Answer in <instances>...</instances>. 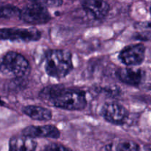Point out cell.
Segmentation results:
<instances>
[{
  "instance_id": "cell-21",
  "label": "cell",
  "mask_w": 151,
  "mask_h": 151,
  "mask_svg": "<svg viewBox=\"0 0 151 151\" xmlns=\"http://www.w3.org/2000/svg\"><path fill=\"white\" fill-rule=\"evenodd\" d=\"M146 151H151V147H149L148 146V147H147V149L146 150Z\"/></svg>"
},
{
  "instance_id": "cell-5",
  "label": "cell",
  "mask_w": 151,
  "mask_h": 151,
  "mask_svg": "<svg viewBox=\"0 0 151 151\" xmlns=\"http://www.w3.org/2000/svg\"><path fill=\"white\" fill-rule=\"evenodd\" d=\"M19 18L23 22L31 24H44L52 19L48 9L36 4H29L20 10Z\"/></svg>"
},
{
  "instance_id": "cell-9",
  "label": "cell",
  "mask_w": 151,
  "mask_h": 151,
  "mask_svg": "<svg viewBox=\"0 0 151 151\" xmlns=\"http://www.w3.org/2000/svg\"><path fill=\"white\" fill-rule=\"evenodd\" d=\"M117 78L123 83L132 86H139L145 78V72L139 68L126 67L119 69L116 72Z\"/></svg>"
},
{
  "instance_id": "cell-6",
  "label": "cell",
  "mask_w": 151,
  "mask_h": 151,
  "mask_svg": "<svg viewBox=\"0 0 151 151\" xmlns=\"http://www.w3.org/2000/svg\"><path fill=\"white\" fill-rule=\"evenodd\" d=\"M146 48L144 44H136L125 47L119 54V59L129 67L139 66L144 62Z\"/></svg>"
},
{
  "instance_id": "cell-10",
  "label": "cell",
  "mask_w": 151,
  "mask_h": 151,
  "mask_svg": "<svg viewBox=\"0 0 151 151\" xmlns=\"http://www.w3.org/2000/svg\"><path fill=\"white\" fill-rule=\"evenodd\" d=\"M82 6L97 19L105 18L110 10V6L105 0H83Z\"/></svg>"
},
{
  "instance_id": "cell-13",
  "label": "cell",
  "mask_w": 151,
  "mask_h": 151,
  "mask_svg": "<svg viewBox=\"0 0 151 151\" xmlns=\"http://www.w3.org/2000/svg\"><path fill=\"white\" fill-rule=\"evenodd\" d=\"M62 85H50L46 86L39 92V97L42 100L52 103L59 93L63 89Z\"/></svg>"
},
{
  "instance_id": "cell-1",
  "label": "cell",
  "mask_w": 151,
  "mask_h": 151,
  "mask_svg": "<svg viewBox=\"0 0 151 151\" xmlns=\"http://www.w3.org/2000/svg\"><path fill=\"white\" fill-rule=\"evenodd\" d=\"M72 68V56L69 51L51 50L46 53L45 71L50 77L61 79L69 75Z\"/></svg>"
},
{
  "instance_id": "cell-22",
  "label": "cell",
  "mask_w": 151,
  "mask_h": 151,
  "mask_svg": "<svg viewBox=\"0 0 151 151\" xmlns=\"http://www.w3.org/2000/svg\"><path fill=\"white\" fill-rule=\"evenodd\" d=\"M150 14H151V6H150Z\"/></svg>"
},
{
  "instance_id": "cell-8",
  "label": "cell",
  "mask_w": 151,
  "mask_h": 151,
  "mask_svg": "<svg viewBox=\"0 0 151 151\" xmlns=\"http://www.w3.org/2000/svg\"><path fill=\"white\" fill-rule=\"evenodd\" d=\"M22 135L30 138H52L58 139L60 132L57 127L52 125H29L24 128L22 131Z\"/></svg>"
},
{
  "instance_id": "cell-7",
  "label": "cell",
  "mask_w": 151,
  "mask_h": 151,
  "mask_svg": "<svg viewBox=\"0 0 151 151\" xmlns=\"http://www.w3.org/2000/svg\"><path fill=\"white\" fill-rule=\"evenodd\" d=\"M101 113L104 119L115 125H122L128 118V111L117 103H107L103 106Z\"/></svg>"
},
{
  "instance_id": "cell-12",
  "label": "cell",
  "mask_w": 151,
  "mask_h": 151,
  "mask_svg": "<svg viewBox=\"0 0 151 151\" xmlns=\"http://www.w3.org/2000/svg\"><path fill=\"white\" fill-rule=\"evenodd\" d=\"M22 112L32 119L37 121H49L52 117L50 109L39 106H27L22 109Z\"/></svg>"
},
{
  "instance_id": "cell-18",
  "label": "cell",
  "mask_w": 151,
  "mask_h": 151,
  "mask_svg": "<svg viewBox=\"0 0 151 151\" xmlns=\"http://www.w3.org/2000/svg\"><path fill=\"white\" fill-rule=\"evenodd\" d=\"M136 38L140 41H151V30L142 29L141 32H137L136 35Z\"/></svg>"
},
{
  "instance_id": "cell-19",
  "label": "cell",
  "mask_w": 151,
  "mask_h": 151,
  "mask_svg": "<svg viewBox=\"0 0 151 151\" xmlns=\"http://www.w3.org/2000/svg\"><path fill=\"white\" fill-rule=\"evenodd\" d=\"M135 27L138 29H147L151 30V22H138L135 24Z\"/></svg>"
},
{
  "instance_id": "cell-14",
  "label": "cell",
  "mask_w": 151,
  "mask_h": 151,
  "mask_svg": "<svg viewBox=\"0 0 151 151\" xmlns=\"http://www.w3.org/2000/svg\"><path fill=\"white\" fill-rule=\"evenodd\" d=\"M20 10L16 6L12 4L0 5V19H10L18 16H19Z\"/></svg>"
},
{
  "instance_id": "cell-4",
  "label": "cell",
  "mask_w": 151,
  "mask_h": 151,
  "mask_svg": "<svg viewBox=\"0 0 151 151\" xmlns=\"http://www.w3.org/2000/svg\"><path fill=\"white\" fill-rule=\"evenodd\" d=\"M41 32L36 28H0V41H38Z\"/></svg>"
},
{
  "instance_id": "cell-17",
  "label": "cell",
  "mask_w": 151,
  "mask_h": 151,
  "mask_svg": "<svg viewBox=\"0 0 151 151\" xmlns=\"http://www.w3.org/2000/svg\"><path fill=\"white\" fill-rule=\"evenodd\" d=\"M44 151H72L66 146L59 143H50L44 147Z\"/></svg>"
},
{
  "instance_id": "cell-3",
  "label": "cell",
  "mask_w": 151,
  "mask_h": 151,
  "mask_svg": "<svg viewBox=\"0 0 151 151\" xmlns=\"http://www.w3.org/2000/svg\"><path fill=\"white\" fill-rule=\"evenodd\" d=\"M53 106L68 111H81L87 105L86 93L79 89H68L64 87L53 100Z\"/></svg>"
},
{
  "instance_id": "cell-2",
  "label": "cell",
  "mask_w": 151,
  "mask_h": 151,
  "mask_svg": "<svg viewBox=\"0 0 151 151\" xmlns=\"http://www.w3.org/2000/svg\"><path fill=\"white\" fill-rule=\"evenodd\" d=\"M0 71L4 75L22 78L29 75L30 66L22 55L10 51L0 58Z\"/></svg>"
},
{
  "instance_id": "cell-11",
  "label": "cell",
  "mask_w": 151,
  "mask_h": 151,
  "mask_svg": "<svg viewBox=\"0 0 151 151\" xmlns=\"http://www.w3.org/2000/svg\"><path fill=\"white\" fill-rule=\"evenodd\" d=\"M37 142L26 136H15L9 141V151H35Z\"/></svg>"
},
{
  "instance_id": "cell-16",
  "label": "cell",
  "mask_w": 151,
  "mask_h": 151,
  "mask_svg": "<svg viewBox=\"0 0 151 151\" xmlns=\"http://www.w3.org/2000/svg\"><path fill=\"white\" fill-rule=\"evenodd\" d=\"M32 4H39L45 7H58L63 4V0H29Z\"/></svg>"
},
{
  "instance_id": "cell-15",
  "label": "cell",
  "mask_w": 151,
  "mask_h": 151,
  "mask_svg": "<svg viewBox=\"0 0 151 151\" xmlns=\"http://www.w3.org/2000/svg\"><path fill=\"white\" fill-rule=\"evenodd\" d=\"M115 151H140V147L135 142L125 140L118 143Z\"/></svg>"
},
{
  "instance_id": "cell-20",
  "label": "cell",
  "mask_w": 151,
  "mask_h": 151,
  "mask_svg": "<svg viewBox=\"0 0 151 151\" xmlns=\"http://www.w3.org/2000/svg\"><path fill=\"white\" fill-rule=\"evenodd\" d=\"M4 104H5V103H4V102H3L2 100H1V99L0 98V106H4Z\"/></svg>"
}]
</instances>
